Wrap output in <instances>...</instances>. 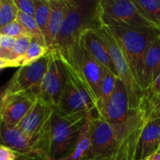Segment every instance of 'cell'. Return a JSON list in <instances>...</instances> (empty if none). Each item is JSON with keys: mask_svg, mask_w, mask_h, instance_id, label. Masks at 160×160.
<instances>
[{"mask_svg": "<svg viewBox=\"0 0 160 160\" xmlns=\"http://www.w3.org/2000/svg\"><path fill=\"white\" fill-rule=\"evenodd\" d=\"M54 51L65 68L68 80L87 92L98 112L104 68L78 42Z\"/></svg>", "mask_w": 160, "mask_h": 160, "instance_id": "6da1fadb", "label": "cell"}, {"mask_svg": "<svg viewBox=\"0 0 160 160\" xmlns=\"http://www.w3.org/2000/svg\"><path fill=\"white\" fill-rule=\"evenodd\" d=\"M147 119L146 108L122 123H111L98 116L90 117L91 148L84 159L112 153L133 132L142 128Z\"/></svg>", "mask_w": 160, "mask_h": 160, "instance_id": "7a4b0ae2", "label": "cell"}, {"mask_svg": "<svg viewBox=\"0 0 160 160\" xmlns=\"http://www.w3.org/2000/svg\"><path fill=\"white\" fill-rule=\"evenodd\" d=\"M103 24L108 27L119 44L137 83L144 91L143 66L145 56L149 47L159 35L160 31L153 29L130 28L122 25Z\"/></svg>", "mask_w": 160, "mask_h": 160, "instance_id": "3957f363", "label": "cell"}, {"mask_svg": "<svg viewBox=\"0 0 160 160\" xmlns=\"http://www.w3.org/2000/svg\"><path fill=\"white\" fill-rule=\"evenodd\" d=\"M99 0H71L69 11L52 50L64 49L79 38L82 32L101 26Z\"/></svg>", "mask_w": 160, "mask_h": 160, "instance_id": "277c9868", "label": "cell"}, {"mask_svg": "<svg viewBox=\"0 0 160 160\" xmlns=\"http://www.w3.org/2000/svg\"><path fill=\"white\" fill-rule=\"evenodd\" d=\"M92 116L95 115L63 114L53 109L51 122V160L65 158L73 153L83 125Z\"/></svg>", "mask_w": 160, "mask_h": 160, "instance_id": "5b68a950", "label": "cell"}, {"mask_svg": "<svg viewBox=\"0 0 160 160\" xmlns=\"http://www.w3.org/2000/svg\"><path fill=\"white\" fill-rule=\"evenodd\" d=\"M94 30L101 37L110 51L117 77L125 83L127 87L131 109L134 111H141L144 109L146 105L147 96L137 83L126 60V57L114 37L108 29V27L105 26L103 23H101L100 27Z\"/></svg>", "mask_w": 160, "mask_h": 160, "instance_id": "8992f818", "label": "cell"}, {"mask_svg": "<svg viewBox=\"0 0 160 160\" xmlns=\"http://www.w3.org/2000/svg\"><path fill=\"white\" fill-rule=\"evenodd\" d=\"M52 113V107L37 99L35 105L17 127L30 139L38 150L49 158L51 149V122Z\"/></svg>", "mask_w": 160, "mask_h": 160, "instance_id": "52a82bcc", "label": "cell"}, {"mask_svg": "<svg viewBox=\"0 0 160 160\" xmlns=\"http://www.w3.org/2000/svg\"><path fill=\"white\" fill-rule=\"evenodd\" d=\"M99 13L105 24L158 30L143 16L134 0H99Z\"/></svg>", "mask_w": 160, "mask_h": 160, "instance_id": "ba28073f", "label": "cell"}, {"mask_svg": "<svg viewBox=\"0 0 160 160\" xmlns=\"http://www.w3.org/2000/svg\"><path fill=\"white\" fill-rule=\"evenodd\" d=\"M51 57L52 51L50 50L37 62L19 68L3 87L1 94H31L38 97Z\"/></svg>", "mask_w": 160, "mask_h": 160, "instance_id": "9c48e42d", "label": "cell"}, {"mask_svg": "<svg viewBox=\"0 0 160 160\" xmlns=\"http://www.w3.org/2000/svg\"><path fill=\"white\" fill-rule=\"evenodd\" d=\"M51 51L52 57L41 82L38 99L52 108H56L67 86L68 78L56 52L54 50Z\"/></svg>", "mask_w": 160, "mask_h": 160, "instance_id": "30bf717a", "label": "cell"}, {"mask_svg": "<svg viewBox=\"0 0 160 160\" xmlns=\"http://www.w3.org/2000/svg\"><path fill=\"white\" fill-rule=\"evenodd\" d=\"M1 144L9 147L16 155V160H51L38 150L30 139L18 128L8 127L1 123Z\"/></svg>", "mask_w": 160, "mask_h": 160, "instance_id": "8fae6325", "label": "cell"}, {"mask_svg": "<svg viewBox=\"0 0 160 160\" xmlns=\"http://www.w3.org/2000/svg\"><path fill=\"white\" fill-rule=\"evenodd\" d=\"M38 99L31 94H1L0 118L1 123L17 128L29 112Z\"/></svg>", "mask_w": 160, "mask_h": 160, "instance_id": "7c38bea8", "label": "cell"}, {"mask_svg": "<svg viewBox=\"0 0 160 160\" xmlns=\"http://www.w3.org/2000/svg\"><path fill=\"white\" fill-rule=\"evenodd\" d=\"M139 112L140 111L131 109L127 87L118 78L112 97L103 106L98 117L111 123H122L128 120Z\"/></svg>", "mask_w": 160, "mask_h": 160, "instance_id": "4fadbf2b", "label": "cell"}, {"mask_svg": "<svg viewBox=\"0 0 160 160\" xmlns=\"http://www.w3.org/2000/svg\"><path fill=\"white\" fill-rule=\"evenodd\" d=\"M53 109L63 114L87 113L98 116L96 104L87 92L68 80L57 107Z\"/></svg>", "mask_w": 160, "mask_h": 160, "instance_id": "5bb4252c", "label": "cell"}, {"mask_svg": "<svg viewBox=\"0 0 160 160\" xmlns=\"http://www.w3.org/2000/svg\"><path fill=\"white\" fill-rule=\"evenodd\" d=\"M76 42L82 46L104 68L116 74L110 51L104 40L94 29H88L82 32Z\"/></svg>", "mask_w": 160, "mask_h": 160, "instance_id": "9a60e30c", "label": "cell"}, {"mask_svg": "<svg viewBox=\"0 0 160 160\" xmlns=\"http://www.w3.org/2000/svg\"><path fill=\"white\" fill-rule=\"evenodd\" d=\"M160 149V118L147 119L137 143L136 160L149 158Z\"/></svg>", "mask_w": 160, "mask_h": 160, "instance_id": "2e32d148", "label": "cell"}, {"mask_svg": "<svg viewBox=\"0 0 160 160\" xmlns=\"http://www.w3.org/2000/svg\"><path fill=\"white\" fill-rule=\"evenodd\" d=\"M50 5L51 13L46 35V42L48 48L52 50L69 11L71 0H50Z\"/></svg>", "mask_w": 160, "mask_h": 160, "instance_id": "e0dca14e", "label": "cell"}, {"mask_svg": "<svg viewBox=\"0 0 160 160\" xmlns=\"http://www.w3.org/2000/svg\"><path fill=\"white\" fill-rule=\"evenodd\" d=\"M160 74V33L149 47L143 66V89L147 95L149 87Z\"/></svg>", "mask_w": 160, "mask_h": 160, "instance_id": "ac0fdd59", "label": "cell"}, {"mask_svg": "<svg viewBox=\"0 0 160 160\" xmlns=\"http://www.w3.org/2000/svg\"><path fill=\"white\" fill-rule=\"evenodd\" d=\"M143 126L137 129L135 132H133L112 153L83 160H136L137 143Z\"/></svg>", "mask_w": 160, "mask_h": 160, "instance_id": "d6986e66", "label": "cell"}, {"mask_svg": "<svg viewBox=\"0 0 160 160\" xmlns=\"http://www.w3.org/2000/svg\"><path fill=\"white\" fill-rule=\"evenodd\" d=\"M90 119V118H89ZM89 119L83 125L80 137L75 147L73 153L68 156L65 158L61 159H52V160H83L88 155L89 150L91 148V138H90V122Z\"/></svg>", "mask_w": 160, "mask_h": 160, "instance_id": "ffe728a7", "label": "cell"}, {"mask_svg": "<svg viewBox=\"0 0 160 160\" xmlns=\"http://www.w3.org/2000/svg\"><path fill=\"white\" fill-rule=\"evenodd\" d=\"M143 16L160 31V0H134Z\"/></svg>", "mask_w": 160, "mask_h": 160, "instance_id": "44dd1931", "label": "cell"}, {"mask_svg": "<svg viewBox=\"0 0 160 160\" xmlns=\"http://www.w3.org/2000/svg\"><path fill=\"white\" fill-rule=\"evenodd\" d=\"M117 79L118 77L116 74H114L113 72H112L111 70L107 68H104L103 77L101 81V87H100V102H99V106L98 109V116L100 111L102 110L103 106L112 97L115 89Z\"/></svg>", "mask_w": 160, "mask_h": 160, "instance_id": "7402d4cb", "label": "cell"}, {"mask_svg": "<svg viewBox=\"0 0 160 160\" xmlns=\"http://www.w3.org/2000/svg\"><path fill=\"white\" fill-rule=\"evenodd\" d=\"M17 21L22 25V27L33 38V39L37 40L41 45L48 47L45 37H44L43 33L41 32L40 28L38 27V23H37V22L33 16H29L25 13L19 11Z\"/></svg>", "mask_w": 160, "mask_h": 160, "instance_id": "603a6c76", "label": "cell"}, {"mask_svg": "<svg viewBox=\"0 0 160 160\" xmlns=\"http://www.w3.org/2000/svg\"><path fill=\"white\" fill-rule=\"evenodd\" d=\"M35 3H36V11H35L34 18L46 39L49 18L51 13L50 0H35Z\"/></svg>", "mask_w": 160, "mask_h": 160, "instance_id": "cb8c5ba5", "label": "cell"}, {"mask_svg": "<svg viewBox=\"0 0 160 160\" xmlns=\"http://www.w3.org/2000/svg\"><path fill=\"white\" fill-rule=\"evenodd\" d=\"M50 52V49L46 46L41 45L35 39H32V42L26 52V53L19 60V68L32 64L41 59Z\"/></svg>", "mask_w": 160, "mask_h": 160, "instance_id": "d4e9b609", "label": "cell"}, {"mask_svg": "<svg viewBox=\"0 0 160 160\" xmlns=\"http://www.w3.org/2000/svg\"><path fill=\"white\" fill-rule=\"evenodd\" d=\"M18 13L14 0H0V27L17 21Z\"/></svg>", "mask_w": 160, "mask_h": 160, "instance_id": "484cf974", "label": "cell"}, {"mask_svg": "<svg viewBox=\"0 0 160 160\" xmlns=\"http://www.w3.org/2000/svg\"><path fill=\"white\" fill-rule=\"evenodd\" d=\"M33 38L29 34H25L18 38H16L15 46L13 48V56L16 62V68H19V60L26 53Z\"/></svg>", "mask_w": 160, "mask_h": 160, "instance_id": "4316f807", "label": "cell"}, {"mask_svg": "<svg viewBox=\"0 0 160 160\" xmlns=\"http://www.w3.org/2000/svg\"><path fill=\"white\" fill-rule=\"evenodd\" d=\"M25 34H28V33L25 31V29L18 21L12 22L5 26L0 27V35H5V36L11 37L14 38H18Z\"/></svg>", "mask_w": 160, "mask_h": 160, "instance_id": "83f0119b", "label": "cell"}, {"mask_svg": "<svg viewBox=\"0 0 160 160\" xmlns=\"http://www.w3.org/2000/svg\"><path fill=\"white\" fill-rule=\"evenodd\" d=\"M14 1L19 11L34 17L36 11L35 0H14Z\"/></svg>", "mask_w": 160, "mask_h": 160, "instance_id": "f1b7e54d", "label": "cell"}, {"mask_svg": "<svg viewBox=\"0 0 160 160\" xmlns=\"http://www.w3.org/2000/svg\"><path fill=\"white\" fill-rule=\"evenodd\" d=\"M160 97V74L158 76V78L155 80L153 84L149 87L147 91V100L146 105L154 102L156 99H158ZM145 105V106H146Z\"/></svg>", "mask_w": 160, "mask_h": 160, "instance_id": "f546056e", "label": "cell"}, {"mask_svg": "<svg viewBox=\"0 0 160 160\" xmlns=\"http://www.w3.org/2000/svg\"><path fill=\"white\" fill-rule=\"evenodd\" d=\"M147 110V116L149 119L160 118V97L154 102L145 106Z\"/></svg>", "mask_w": 160, "mask_h": 160, "instance_id": "4dcf8cb0", "label": "cell"}, {"mask_svg": "<svg viewBox=\"0 0 160 160\" xmlns=\"http://www.w3.org/2000/svg\"><path fill=\"white\" fill-rule=\"evenodd\" d=\"M0 160H16V155L9 147L1 144L0 145Z\"/></svg>", "mask_w": 160, "mask_h": 160, "instance_id": "1f68e13d", "label": "cell"}, {"mask_svg": "<svg viewBox=\"0 0 160 160\" xmlns=\"http://www.w3.org/2000/svg\"><path fill=\"white\" fill-rule=\"evenodd\" d=\"M149 160H160V149L158 150L155 154H153L149 158Z\"/></svg>", "mask_w": 160, "mask_h": 160, "instance_id": "d6a6232c", "label": "cell"}, {"mask_svg": "<svg viewBox=\"0 0 160 160\" xmlns=\"http://www.w3.org/2000/svg\"><path fill=\"white\" fill-rule=\"evenodd\" d=\"M140 160H149L148 158H145V159H140Z\"/></svg>", "mask_w": 160, "mask_h": 160, "instance_id": "836d02e7", "label": "cell"}]
</instances>
